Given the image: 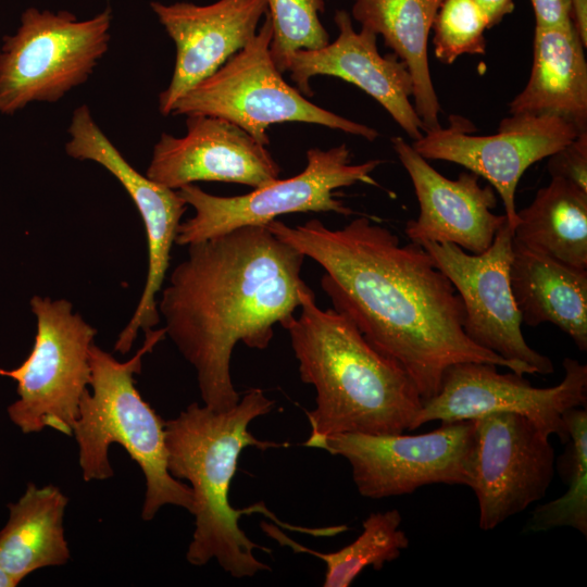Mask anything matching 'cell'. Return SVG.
Here are the masks:
<instances>
[{"instance_id": "1", "label": "cell", "mask_w": 587, "mask_h": 587, "mask_svg": "<svg viewBox=\"0 0 587 587\" xmlns=\"http://www.w3.org/2000/svg\"><path fill=\"white\" fill-rule=\"evenodd\" d=\"M265 226L323 267L321 287L334 309L410 376L423 400L438 392L445 372L457 363L536 374L467 337L458 291L421 245H401L396 234L365 216L339 229L317 218L294 227L274 220Z\"/></svg>"}, {"instance_id": "2", "label": "cell", "mask_w": 587, "mask_h": 587, "mask_svg": "<svg viewBox=\"0 0 587 587\" xmlns=\"http://www.w3.org/2000/svg\"><path fill=\"white\" fill-rule=\"evenodd\" d=\"M158 301L165 335L196 371L204 405L224 411L240 399L230 375L234 348L264 350L274 326L291 319L312 290L305 255L265 225L243 226L190 243Z\"/></svg>"}, {"instance_id": "3", "label": "cell", "mask_w": 587, "mask_h": 587, "mask_svg": "<svg viewBox=\"0 0 587 587\" xmlns=\"http://www.w3.org/2000/svg\"><path fill=\"white\" fill-rule=\"evenodd\" d=\"M299 310L282 327L289 334L301 380L316 391L303 446L322 449L335 434L412 430L423 399L410 376L346 316L321 309L313 290L303 295Z\"/></svg>"}, {"instance_id": "4", "label": "cell", "mask_w": 587, "mask_h": 587, "mask_svg": "<svg viewBox=\"0 0 587 587\" xmlns=\"http://www.w3.org/2000/svg\"><path fill=\"white\" fill-rule=\"evenodd\" d=\"M274 404L262 389L251 388L228 410L215 411L192 402L175 419L165 421L167 470L176 479H187L192 491L195 530L186 553L191 565L202 566L214 559L236 578L270 570L254 555L257 549L270 550L253 542L238 521L242 514L259 512L278 525L282 522L262 503L234 509L228 496L245 448L264 451L287 446L260 440L248 429L253 420L271 412Z\"/></svg>"}, {"instance_id": "5", "label": "cell", "mask_w": 587, "mask_h": 587, "mask_svg": "<svg viewBox=\"0 0 587 587\" xmlns=\"http://www.w3.org/2000/svg\"><path fill=\"white\" fill-rule=\"evenodd\" d=\"M137 353L126 362L117 361L95 342L89 350L90 387L79 403L73 428L78 444L79 466L85 482L113 476L109 460L112 444L121 445L137 462L146 478L141 510L143 521L152 520L166 504L191 513L192 491L167 470L165 421L146 402L136 388L135 374L141 371L142 358L164 338L165 330L149 329Z\"/></svg>"}, {"instance_id": "6", "label": "cell", "mask_w": 587, "mask_h": 587, "mask_svg": "<svg viewBox=\"0 0 587 587\" xmlns=\"http://www.w3.org/2000/svg\"><path fill=\"white\" fill-rule=\"evenodd\" d=\"M273 26L268 13L255 36L215 73L173 105L174 115H212L238 125L264 146L275 123L302 122L339 129L373 141L378 132L325 110L283 77L270 51Z\"/></svg>"}, {"instance_id": "7", "label": "cell", "mask_w": 587, "mask_h": 587, "mask_svg": "<svg viewBox=\"0 0 587 587\" xmlns=\"http://www.w3.org/2000/svg\"><path fill=\"white\" fill-rule=\"evenodd\" d=\"M108 7L80 21L70 11L27 8L0 48V113L12 115L33 102H57L86 83L110 42Z\"/></svg>"}, {"instance_id": "8", "label": "cell", "mask_w": 587, "mask_h": 587, "mask_svg": "<svg viewBox=\"0 0 587 587\" xmlns=\"http://www.w3.org/2000/svg\"><path fill=\"white\" fill-rule=\"evenodd\" d=\"M382 163L375 159L353 164L349 148L341 143L326 150L309 149L301 173L278 178L249 193L222 197L195 184L183 186L177 192L195 214L180 222L175 243L188 246L239 227L266 225L290 213L335 212L348 216L353 211L336 199L334 191L357 183L379 187L372 173Z\"/></svg>"}, {"instance_id": "9", "label": "cell", "mask_w": 587, "mask_h": 587, "mask_svg": "<svg viewBox=\"0 0 587 587\" xmlns=\"http://www.w3.org/2000/svg\"><path fill=\"white\" fill-rule=\"evenodd\" d=\"M29 305L37 322L33 349L20 366L0 369L17 383L18 400L8 414L24 434L49 427L72 436L91 380L89 350L97 329L66 299L34 296Z\"/></svg>"}, {"instance_id": "10", "label": "cell", "mask_w": 587, "mask_h": 587, "mask_svg": "<svg viewBox=\"0 0 587 587\" xmlns=\"http://www.w3.org/2000/svg\"><path fill=\"white\" fill-rule=\"evenodd\" d=\"M474 432V420H464L420 435L335 434L322 449L349 462L362 497L383 499L432 484L469 487Z\"/></svg>"}, {"instance_id": "11", "label": "cell", "mask_w": 587, "mask_h": 587, "mask_svg": "<svg viewBox=\"0 0 587 587\" xmlns=\"http://www.w3.org/2000/svg\"><path fill=\"white\" fill-rule=\"evenodd\" d=\"M560 384L537 388L523 377L499 373L497 366L482 362H462L447 369L438 392L423 400L412 430L432 421L474 420L494 412L524 415L566 442L569 434L563 414L587 404V365L571 358L563 360Z\"/></svg>"}, {"instance_id": "12", "label": "cell", "mask_w": 587, "mask_h": 587, "mask_svg": "<svg viewBox=\"0 0 587 587\" xmlns=\"http://www.w3.org/2000/svg\"><path fill=\"white\" fill-rule=\"evenodd\" d=\"M474 422L469 487L479 528L491 530L545 497L555 457L550 435L524 415L494 412Z\"/></svg>"}, {"instance_id": "13", "label": "cell", "mask_w": 587, "mask_h": 587, "mask_svg": "<svg viewBox=\"0 0 587 587\" xmlns=\"http://www.w3.org/2000/svg\"><path fill=\"white\" fill-rule=\"evenodd\" d=\"M513 236L514 229L505 221L490 247L479 254L449 242L426 241L421 246L458 291L467 337L507 360L527 364L535 373L548 375L553 373V363L526 342L511 290Z\"/></svg>"}, {"instance_id": "14", "label": "cell", "mask_w": 587, "mask_h": 587, "mask_svg": "<svg viewBox=\"0 0 587 587\" xmlns=\"http://www.w3.org/2000/svg\"><path fill=\"white\" fill-rule=\"evenodd\" d=\"M475 130L470 121L450 115L447 127L424 133L412 147L426 160L457 163L488 180L513 229L519 221L515 190L522 175L583 133L561 117L532 114L502 118L494 135H473Z\"/></svg>"}, {"instance_id": "15", "label": "cell", "mask_w": 587, "mask_h": 587, "mask_svg": "<svg viewBox=\"0 0 587 587\" xmlns=\"http://www.w3.org/2000/svg\"><path fill=\"white\" fill-rule=\"evenodd\" d=\"M65 152L76 160H89L103 166L124 187L145 225L148 245V272L145 287L129 322L120 333L114 351L125 354L141 329L160 322L157 295L162 289L187 203L177 190L160 185L135 170L95 122L86 104L77 107L68 127Z\"/></svg>"}, {"instance_id": "16", "label": "cell", "mask_w": 587, "mask_h": 587, "mask_svg": "<svg viewBox=\"0 0 587 587\" xmlns=\"http://www.w3.org/2000/svg\"><path fill=\"white\" fill-rule=\"evenodd\" d=\"M182 137L163 133L146 172L151 180L178 190L196 182H224L254 188L279 178L266 146L225 118L196 114Z\"/></svg>"}, {"instance_id": "17", "label": "cell", "mask_w": 587, "mask_h": 587, "mask_svg": "<svg viewBox=\"0 0 587 587\" xmlns=\"http://www.w3.org/2000/svg\"><path fill=\"white\" fill-rule=\"evenodd\" d=\"M150 7L176 47L172 79L159 96L164 116L189 89L243 49L267 13L266 0H217L204 5L152 1Z\"/></svg>"}, {"instance_id": "18", "label": "cell", "mask_w": 587, "mask_h": 587, "mask_svg": "<svg viewBox=\"0 0 587 587\" xmlns=\"http://www.w3.org/2000/svg\"><path fill=\"white\" fill-rule=\"evenodd\" d=\"M391 146L411 178L420 205L417 218L405 225L408 238L419 245L454 243L473 254L487 250L508 221L504 214L492 212L496 190L490 185L482 186L473 172L447 178L402 137H392Z\"/></svg>"}, {"instance_id": "19", "label": "cell", "mask_w": 587, "mask_h": 587, "mask_svg": "<svg viewBox=\"0 0 587 587\" xmlns=\"http://www.w3.org/2000/svg\"><path fill=\"white\" fill-rule=\"evenodd\" d=\"M334 22L338 36L333 42L290 55L287 72L298 90L303 96H313L310 84L313 77L341 78L375 99L410 138L420 139L424 125L410 100L413 84L404 63L394 53L382 55L377 49L378 35L366 27L357 32L347 11H336Z\"/></svg>"}, {"instance_id": "20", "label": "cell", "mask_w": 587, "mask_h": 587, "mask_svg": "<svg viewBox=\"0 0 587 587\" xmlns=\"http://www.w3.org/2000/svg\"><path fill=\"white\" fill-rule=\"evenodd\" d=\"M533 65L524 89L510 102V114L553 115L587 130V62L570 21L536 26Z\"/></svg>"}, {"instance_id": "21", "label": "cell", "mask_w": 587, "mask_h": 587, "mask_svg": "<svg viewBox=\"0 0 587 587\" xmlns=\"http://www.w3.org/2000/svg\"><path fill=\"white\" fill-rule=\"evenodd\" d=\"M510 285L522 322L551 323L587 350V270L524 247L513 238Z\"/></svg>"}, {"instance_id": "22", "label": "cell", "mask_w": 587, "mask_h": 587, "mask_svg": "<svg viewBox=\"0 0 587 587\" xmlns=\"http://www.w3.org/2000/svg\"><path fill=\"white\" fill-rule=\"evenodd\" d=\"M444 0H351L353 18L377 35L408 68L414 109L424 133L441 127V111L430 77L428 37Z\"/></svg>"}, {"instance_id": "23", "label": "cell", "mask_w": 587, "mask_h": 587, "mask_svg": "<svg viewBox=\"0 0 587 587\" xmlns=\"http://www.w3.org/2000/svg\"><path fill=\"white\" fill-rule=\"evenodd\" d=\"M67 502L58 487L29 483L18 501L8 505L10 516L0 530V565L20 583L38 569L67 563L63 528Z\"/></svg>"}, {"instance_id": "24", "label": "cell", "mask_w": 587, "mask_h": 587, "mask_svg": "<svg viewBox=\"0 0 587 587\" xmlns=\"http://www.w3.org/2000/svg\"><path fill=\"white\" fill-rule=\"evenodd\" d=\"M513 238L524 247L587 270V191L551 177L532 203L517 212Z\"/></svg>"}, {"instance_id": "25", "label": "cell", "mask_w": 587, "mask_h": 587, "mask_svg": "<svg viewBox=\"0 0 587 587\" xmlns=\"http://www.w3.org/2000/svg\"><path fill=\"white\" fill-rule=\"evenodd\" d=\"M402 516L396 509L371 513L362 523V533L348 546L334 552H319L288 537L279 526L262 522L263 532L280 546L295 552L308 553L326 565L324 587H348L369 566L383 569L386 562L398 559L410 540L400 528Z\"/></svg>"}, {"instance_id": "26", "label": "cell", "mask_w": 587, "mask_h": 587, "mask_svg": "<svg viewBox=\"0 0 587 587\" xmlns=\"http://www.w3.org/2000/svg\"><path fill=\"white\" fill-rule=\"evenodd\" d=\"M569 434L565 453L561 457L567 490L560 498L538 505L532 513L527 532H544L557 527H572L587 534V410L577 407L563 414Z\"/></svg>"}, {"instance_id": "27", "label": "cell", "mask_w": 587, "mask_h": 587, "mask_svg": "<svg viewBox=\"0 0 587 587\" xmlns=\"http://www.w3.org/2000/svg\"><path fill=\"white\" fill-rule=\"evenodd\" d=\"M273 26L271 57L280 73L287 72L290 55L298 50H314L329 42L320 14L324 0H266Z\"/></svg>"}, {"instance_id": "28", "label": "cell", "mask_w": 587, "mask_h": 587, "mask_svg": "<svg viewBox=\"0 0 587 587\" xmlns=\"http://www.w3.org/2000/svg\"><path fill=\"white\" fill-rule=\"evenodd\" d=\"M489 28L488 18L475 0H444L432 27L436 58L449 65L462 54H483L484 35Z\"/></svg>"}, {"instance_id": "29", "label": "cell", "mask_w": 587, "mask_h": 587, "mask_svg": "<svg viewBox=\"0 0 587 587\" xmlns=\"http://www.w3.org/2000/svg\"><path fill=\"white\" fill-rule=\"evenodd\" d=\"M551 177L566 179L587 191V130L549 157Z\"/></svg>"}, {"instance_id": "30", "label": "cell", "mask_w": 587, "mask_h": 587, "mask_svg": "<svg viewBox=\"0 0 587 587\" xmlns=\"http://www.w3.org/2000/svg\"><path fill=\"white\" fill-rule=\"evenodd\" d=\"M536 18V26L549 27L566 24L570 18L569 0H529Z\"/></svg>"}, {"instance_id": "31", "label": "cell", "mask_w": 587, "mask_h": 587, "mask_svg": "<svg viewBox=\"0 0 587 587\" xmlns=\"http://www.w3.org/2000/svg\"><path fill=\"white\" fill-rule=\"evenodd\" d=\"M483 12L486 14L489 27L499 24L504 16L509 15L514 10L513 0H475Z\"/></svg>"}, {"instance_id": "32", "label": "cell", "mask_w": 587, "mask_h": 587, "mask_svg": "<svg viewBox=\"0 0 587 587\" xmlns=\"http://www.w3.org/2000/svg\"><path fill=\"white\" fill-rule=\"evenodd\" d=\"M570 18L587 48V0H569Z\"/></svg>"}, {"instance_id": "33", "label": "cell", "mask_w": 587, "mask_h": 587, "mask_svg": "<svg viewBox=\"0 0 587 587\" xmlns=\"http://www.w3.org/2000/svg\"><path fill=\"white\" fill-rule=\"evenodd\" d=\"M20 582L0 565V587H15Z\"/></svg>"}]
</instances>
